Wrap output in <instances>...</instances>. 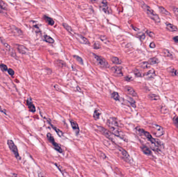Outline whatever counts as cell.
I'll return each mask as SVG.
<instances>
[{
  "label": "cell",
  "instance_id": "1",
  "mask_svg": "<svg viewBox=\"0 0 178 177\" xmlns=\"http://www.w3.org/2000/svg\"><path fill=\"white\" fill-rule=\"evenodd\" d=\"M136 131L138 132L139 134L141 135H143L147 139L151 142V143L154 144L156 147L160 148L162 146V143L161 142V141L159 140L156 139L152 137V136L148 132L144 130L142 128H141L140 127H137L136 128Z\"/></svg>",
  "mask_w": 178,
  "mask_h": 177
},
{
  "label": "cell",
  "instance_id": "2",
  "mask_svg": "<svg viewBox=\"0 0 178 177\" xmlns=\"http://www.w3.org/2000/svg\"><path fill=\"white\" fill-rule=\"evenodd\" d=\"M140 4L149 18H151L152 20H154L156 23H160V17L151 7H149L147 5H146L143 2H140Z\"/></svg>",
  "mask_w": 178,
  "mask_h": 177
},
{
  "label": "cell",
  "instance_id": "3",
  "mask_svg": "<svg viewBox=\"0 0 178 177\" xmlns=\"http://www.w3.org/2000/svg\"><path fill=\"white\" fill-rule=\"evenodd\" d=\"M107 124L110 129L111 132L115 136L119 137L120 136V132L119 130L117 120L115 118H111L107 122Z\"/></svg>",
  "mask_w": 178,
  "mask_h": 177
},
{
  "label": "cell",
  "instance_id": "4",
  "mask_svg": "<svg viewBox=\"0 0 178 177\" xmlns=\"http://www.w3.org/2000/svg\"><path fill=\"white\" fill-rule=\"evenodd\" d=\"M92 54L94 59L95 60V61L97 62V64H98V65H99L100 67L104 68H107L109 67V65L108 62L106 61L104 58H103L99 56L96 55L94 54V53H92Z\"/></svg>",
  "mask_w": 178,
  "mask_h": 177
},
{
  "label": "cell",
  "instance_id": "5",
  "mask_svg": "<svg viewBox=\"0 0 178 177\" xmlns=\"http://www.w3.org/2000/svg\"><path fill=\"white\" fill-rule=\"evenodd\" d=\"M47 138H48L49 141L51 142V144L53 145V147L55 148V149L59 153H62V149L61 148V147L60 145H59L55 141L54 138H53V137L52 136V135L50 133H48L47 134Z\"/></svg>",
  "mask_w": 178,
  "mask_h": 177
},
{
  "label": "cell",
  "instance_id": "6",
  "mask_svg": "<svg viewBox=\"0 0 178 177\" xmlns=\"http://www.w3.org/2000/svg\"><path fill=\"white\" fill-rule=\"evenodd\" d=\"M7 144L8 145L9 148H10L11 151L12 152V153L14 154L15 157L17 158L19 157V155L17 148L15 145V143H14V142L11 140H8L7 141Z\"/></svg>",
  "mask_w": 178,
  "mask_h": 177
},
{
  "label": "cell",
  "instance_id": "7",
  "mask_svg": "<svg viewBox=\"0 0 178 177\" xmlns=\"http://www.w3.org/2000/svg\"><path fill=\"white\" fill-rule=\"evenodd\" d=\"M0 40H1L3 46H4L5 49L7 50V51L8 52V53H10V54L12 57H15V58H16L17 57V56H16V53H15V50L12 48V47H11V46L9 45V44H8L7 43H6L5 41L4 40H3V39H2L1 37H0Z\"/></svg>",
  "mask_w": 178,
  "mask_h": 177
},
{
  "label": "cell",
  "instance_id": "8",
  "mask_svg": "<svg viewBox=\"0 0 178 177\" xmlns=\"http://www.w3.org/2000/svg\"><path fill=\"white\" fill-rule=\"evenodd\" d=\"M156 76L155 71L154 69H150L149 71H148L147 72L143 75V77L146 80H152V79L154 78Z\"/></svg>",
  "mask_w": 178,
  "mask_h": 177
},
{
  "label": "cell",
  "instance_id": "9",
  "mask_svg": "<svg viewBox=\"0 0 178 177\" xmlns=\"http://www.w3.org/2000/svg\"><path fill=\"white\" fill-rule=\"evenodd\" d=\"M111 72L115 75L121 76L123 75V69L120 67H118V66H114L111 68Z\"/></svg>",
  "mask_w": 178,
  "mask_h": 177
},
{
  "label": "cell",
  "instance_id": "10",
  "mask_svg": "<svg viewBox=\"0 0 178 177\" xmlns=\"http://www.w3.org/2000/svg\"><path fill=\"white\" fill-rule=\"evenodd\" d=\"M154 127L156 128V132H155V135L156 136L160 137L164 134V130L162 127L158 125H154Z\"/></svg>",
  "mask_w": 178,
  "mask_h": 177
},
{
  "label": "cell",
  "instance_id": "11",
  "mask_svg": "<svg viewBox=\"0 0 178 177\" xmlns=\"http://www.w3.org/2000/svg\"><path fill=\"white\" fill-rule=\"evenodd\" d=\"M101 8L102 10L104 11L105 13H110V8L109 7L107 2L106 1H103L101 3Z\"/></svg>",
  "mask_w": 178,
  "mask_h": 177
},
{
  "label": "cell",
  "instance_id": "12",
  "mask_svg": "<svg viewBox=\"0 0 178 177\" xmlns=\"http://www.w3.org/2000/svg\"><path fill=\"white\" fill-rule=\"evenodd\" d=\"M118 149L119 150L120 153H121L122 155H123V159L125 160H126L127 161L129 160L130 159V156H129V154H128L127 152L125 150H124L123 148H121L120 147L118 146Z\"/></svg>",
  "mask_w": 178,
  "mask_h": 177
},
{
  "label": "cell",
  "instance_id": "13",
  "mask_svg": "<svg viewBox=\"0 0 178 177\" xmlns=\"http://www.w3.org/2000/svg\"><path fill=\"white\" fill-rule=\"evenodd\" d=\"M76 38L78 39V40L79 41V42L83 44H90L89 41H88L87 39H86V37H84L82 35H80L79 34H76Z\"/></svg>",
  "mask_w": 178,
  "mask_h": 177
},
{
  "label": "cell",
  "instance_id": "14",
  "mask_svg": "<svg viewBox=\"0 0 178 177\" xmlns=\"http://www.w3.org/2000/svg\"><path fill=\"white\" fill-rule=\"evenodd\" d=\"M126 90H127V93L130 94V95L132 96L133 97H137V94L136 93V91L134 90L132 87L130 86H127L126 87Z\"/></svg>",
  "mask_w": 178,
  "mask_h": 177
},
{
  "label": "cell",
  "instance_id": "15",
  "mask_svg": "<svg viewBox=\"0 0 178 177\" xmlns=\"http://www.w3.org/2000/svg\"><path fill=\"white\" fill-rule=\"evenodd\" d=\"M98 128L99 129V130L101 131L106 137H107L108 138L111 139L112 136L111 135L110 132H109L108 130H106V129H105L104 128H103V127H101V126H98Z\"/></svg>",
  "mask_w": 178,
  "mask_h": 177
},
{
  "label": "cell",
  "instance_id": "16",
  "mask_svg": "<svg viewBox=\"0 0 178 177\" xmlns=\"http://www.w3.org/2000/svg\"><path fill=\"white\" fill-rule=\"evenodd\" d=\"M70 124H71L72 128H73V129H74V130L75 131H76V134H79V131H80V129H79V126H78V124H77V123L76 122H75V121H73V120H71V121H70Z\"/></svg>",
  "mask_w": 178,
  "mask_h": 177
},
{
  "label": "cell",
  "instance_id": "17",
  "mask_svg": "<svg viewBox=\"0 0 178 177\" xmlns=\"http://www.w3.org/2000/svg\"><path fill=\"white\" fill-rule=\"evenodd\" d=\"M166 28L169 31H171V32H174V31H178V28H177V26L168 23H167L166 24Z\"/></svg>",
  "mask_w": 178,
  "mask_h": 177
},
{
  "label": "cell",
  "instance_id": "18",
  "mask_svg": "<svg viewBox=\"0 0 178 177\" xmlns=\"http://www.w3.org/2000/svg\"><path fill=\"white\" fill-rule=\"evenodd\" d=\"M159 9L161 13L165 15V16H167L168 17H170L171 16V15L170 12H169L164 7H162V6H159Z\"/></svg>",
  "mask_w": 178,
  "mask_h": 177
},
{
  "label": "cell",
  "instance_id": "19",
  "mask_svg": "<svg viewBox=\"0 0 178 177\" xmlns=\"http://www.w3.org/2000/svg\"><path fill=\"white\" fill-rule=\"evenodd\" d=\"M141 148L143 152L147 155H152V151L147 147L145 146V145H142Z\"/></svg>",
  "mask_w": 178,
  "mask_h": 177
},
{
  "label": "cell",
  "instance_id": "20",
  "mask_svg": "<svg viewBox=\"0 0 178 177\" xmlns=\"http://www.w3.org/2000/svg\"><path fill=\"white\" fill-rule=\"evenodd\" d=\"M27 105L28 106V108H29V110L31 112H34L36 111V107L35 106H34L33 103L31 101H30L29 100H28L27 101Z\"/></svg>",
  "mask_w": 178,
  "mask_h": 177
},
{
  "label": "cell",
  "instance_id": "21",
  "mask_svg": "<svg viewBox=\"0 0 178 177\" xmlns=\"http://www.w3.org/2000/svg\"><path fill=\"white\" fill-rule=\"evenodd\" d=\"M168 71L169 72V73L173 76H177L178 77V71L175 69L173 67H170L168 69Z\"/></svg>",
  "mask_w": 178,
  "mask_h": 177
},
{
  "label": "cell",
  "instance_id": "22",
  "mask_svg": "<svg viewBox=\"0 0 178 177\" xmlns=\"http://www.w3.org/2000/svg\"><path fill=\"white\" fill-rule=\"evenodd\" d=\"M148 98L149 100H155L157 101L160 99V97L158 95L155 94H148Z\"/></svg>",
  "mask_w": 178,
  "mask_h": 177
},
{
  "label": "cell",
  "instance_id": "23",
  "mask_svg": "<svg viewBox=\"0 0 178 177\" xmlns=\"http://www.w3.org/2000/svg\"><path fill=\"white\" fill-rule=\"evenodd\" d=\"M163 53H164V55L165 56L167 57H169V58H170L171 59L173 58V54L168 49H164L163 50Z\"/></svg>",
  "mask_w": 178,
  "mask_h": 177
},
{
  "label": "cell",
  "instance_id": "24",
  "mask_svg": "<svg viewBox=\"0 0 178 177\" xmlns=\"http://www.w3.org/2000/svg\"><path fill=\"white\" fill-rule=\"evenodd\" d=\"M159 62V59L157 58L154 57V58H152L151 59H149V60L148 61V64L150 65H156L158 64Z\"/></svg>",
  "mask_w": 178,
  "mask_h": 177
},
{
  "label": "cell",
  "instance_id": "25",
  "mask_svg": "<svg viewBox=\"0 0 178 177\" xmlns=\"http://www.w3.org/2000/svg\"><path fill=\"white\" fill-rule=\"evenodd\" d=\"M55 64L59 68H64L66 67L65 62L61 60H56L55 61Z\"/></svg>",
  "mask_w": 178,
  "mask_h": 177
},
{
  "label": "cell",
  "instance_id": "26",
  "mask_svg": "<svg viewBox=\"0 0 178 177\" xmlns=\"http://www.w3.org/2000/svg\"><path fill=\"white\" fill-rule=\"evenodd\" d=\"M17 49L18 51L20 53H23V54H26L27 53V49L25 47L23 46V45H19L17 47Z\"/></svg>",
  "mask_w": 178,
  "mask_h": 177
},
{
  "label": "cell",
  "instance_id": "27",
  "mask_svg": "<svg viewBox=\"0 0 178 177\" xmlns=\"http://www.w3.org/2000/svg\"><path fill=\"white\" fill-rule=\"evenodd\" d=\"M44 19L46 23L49 25H51V26H53L54 24V21L51 18L47 16H44Z\"/></svg>",
  "mask_w": 178,
  "mask_h": 177
},
{
  "label": "cell",
  "instance_id": "28",
  "mask_svg": "<svg viewBox=\"0 0 178 177\" xmlns=\"http://www.w3.org/2000/svg\"><path fill=\"white\" fill-rule=\"evenodd\" d=\"M111 60L112 62L116 65H119L121 64V60L117 57H112Z\"/></svg>",
  "mask_w": 178,
  "mask_h": 177
},
{
  "label": "cell",
  "instance_id": "29",
  "mask_svg": "<svg viewBox=\"0 0 178 177\" xmlns=\"http://www.w3.org/2000/svg\"><path fill=\"white\" fill-rule=\"evenodd\" d=\"M44 38L45 41L48 43H53L54 42V40L53 39L52 37H51V36H49V35H44Z\"/></svg>",
  "mask_w": 178,
  "mask_h": 177
},
{
  "label": "cell",
  "instance_id": "30",
  "mask_svg": "<svg viewBox=\"0 0 178 177\" xmlns=\"http://www.w3.org/2000/svg\"><path fill=\"white\" fill-rule=\"evenodd\" d=\"M62 26H63V27L65 28L69 32H70V33H73V29H71V28L69 26L68 24H65V23H63L62 24Z\"/></svg>",
  "mask_w": 178,
  "mask_h": 177
},
{
  "label": "cell",
  "instance_id": "31",
  "mask_svg": "<svg viewBox=\"0 0 178 177\" xmlns=\"http://www.w3.org/2000/svg\"><path fill=\"white\" fill-rule=\"evenodd\" d=\"M140 67L142 69H147L150 67V65L148 62H143L140 65Z\"/></svg>",
  "mask_w": 178,
  "mask_h": 177
},
{
  "label": "cell",
  "instance_id": "32",
  "mask_svg": "<svg viewBox=\"0 0 178 177\" xmlns=\"http://www.w3.org/2000/svg\"><path fill=\"white\" fill-rule=\"evenodd\" d=\"M100 114L101 113L99 112V111L98 110H96L94 112V114H93V118H94L95 119H98L99 118Z\"/></svg>",
  "mask_w": 178,
  "mask_h": 177
},
{
  "label": "cell",
  "instance_id": "33",
  "mask_svg": "<svg viewBox=\"0 0 178 177\" xmlns=\"http://www.w3.org/2000/svg\"><path fill=\"white\" fill-rule=\"evenodd\" d=\"M112 97L115 100L117 101L119 100L120 96L119 94L117 92H115V91H114V92L112 94Z\"/></svg>",
  "mask_w": 178,
  "mask_h": 177
},
{
  "label": "cell",
  "instance_id": "34",
  "mask_svg": "<svg viewBox=\"0 0 178 177\" xmlns=\"http://www.w3.org/2000/svg\"><path fill=\"white\" fill-rule=\"evenodd\" d=\"M134 74H135V75L136 76V77H143V74L142 73V72H141L139 70H138V69H135V70H134Z\"/></svg>",
  "mask_w": 178,
  "mask_h": 177
},
{
  "label": "cell",
  "instance_id": "35",
  "mask_svg": "<svg viewBox=\"0 0 178 177\" xmlns=\"http://www.w3.org/2000/svg\"><path fill=\"white\" fill-rule=\"evenodd\" d=\"M51 125L52 127H53V128L54 129V130H55V131H56V132H57V134L59 136L61 137L62 136V135H63V134H62V131H61V130H59V129H58V128H56V127H55V126H53L52 125Z\"/></svg>",
  "mask_w": 178,
  "mask_h": 177
},
{
  "label": "cell",
  "instance_id": "36",
  "mask_svg": "<svg viewBox=\"0 0 178 177\" xmlns=\"http://www.w3.org/2000/svg\"><path fill=\"white\" fill-rule=\"evenodd\" d=\"M128 101H129V102L130 103V105L132 106L133 107H136L135 101L132 98H129V100H128Z\"/></svg>",
  "mask_w": 178,
  "mask_h": 177
},
{
  "label": "cell",
  "instance_id": "37",
  "mask_svg": "<svg viewBox=\"0 0 178 177\" xmlns=\"http://www.w3.org/2000/svg\"><path fill=\"white\" fill-rule=\"evenodd\" d=\"M0 68L3 71H7L8 70L7 67L4 64H1L0 65Z\"/></svg>",
  "mask_w": 178,
  "mask_h": 177
},
{
  "label": "cell",
  "instance_id": "38",
  "mask_svg": "<svg viewBox=\"0 0 178 177\" xmlns=\"http://www.w3.org/2000/svg\"><path fill=\"white\" fill-rule=\"evenodd\" d=\"M146 33L147 34V35L148 36H149L151 37L152 38H154L155 37V34L153 33V32H152V31H149V30H147L146 31Z\"/></svg>",
  "mask_w": 178,
  "mask_h": 177
},
{
  "label": "cell",
  "instance_id": "39",
  "mask_svg": "<svg viewBox=\"0 0 178 177\" xmlns=\"http://www.w3.org/2000/svg\"><path fill=\"white\" fill-rule=\"evenodd\" d=\"M74 57L75 58V59H76L77 60L78 62H79V63H80V64H83V60H82V59L81 58V57H80L79 56H74Z\"/></svg>",
  "mask_w": 178,
  "mask_h": 177
},
{
  "label": "cell",
  "instance_id": "40",
  "mask_svg": "<svg viewBox=\"0 0 178 177\" xmlns=\"http://www.w3.org/2000/svg\"><path fill=\"white\" fill-rule=\"evenodd\" d=\"M172 9H173V12H174L175 15H176V16L178 18V8L176 7H173Z\"/></svg>",
  "mask_w": 178,
  "mask_h": 177
},
{
  "label": "cell",
  "instance_id": "41",
  "mask_svg": "<svg viewBox=\"0 0 178 177\" xmlns=\"http://www.w3.org/2000/svg\"><path fill=\"white\" fill-rule=\"evenodd\" d=\"M7 71H8V73H9V74L12 75V76L14 75V74L15 73L14 71L13 70H12V69H8Z\"/></svg>",
  "mask_w": 178,
  "mask_h": 177
},
{
  "label": "cell",
  "instance_id": "42",
  "mask_svg": "<svg viewBox=\"0 0 178 177\" xmlns=\"http://www.w3.org/2000/svg\"><path fill=\"white\" fill-rule=\"evenodd\" d=\"M100 47H101V46H100V44L96 42L94 43V48L95 49H98L100 48Z\"/></svg>",
  "mask_w": 178,
  "mask_h": 177
},
{
  "label": "cell",
  "instance_id": "43",
  "mask_svg": "<svg viewBox=\"0 0 178 177\" xmlns=\"http://www.w3.org/2000/svg\"><path fill=\"white\" fill-rule=\"evenodd\" d=\"M149 47L150 48H154L156 47V45H155V43L154 42H152L151 44H150L149 45Z\"/></svg>",
  "mask_w": 178,
  "mask_h": 177
},
{
  "label": "cell",
  "instance_id": "44",
  "mask_svg": "<svg viewBox=\"0 0 178 177\" xmlns=\"http://www.w3.org/2000/svg\"><path fill=\"white\" fill-rule=\"evenodd\" d=\"M0 112H2V113H4L5 114H6V110H5L4 109L2 108V107L1 106H0Z\"/></svg>",
  "mask_w": 178,
  "mask_h": 177
},
{
  "label": "cell",
  "instance_id": "45",
  "mask_svg": "<svg viewBox=\"0 0 178 177\" xmlns=\"http://www.w3.org/2000/svg\"><path fill=\"white\" fill-rule=\"evenodd\" d=\"M173 41H174V42H176V43H178V36H174V37L173 38Z\"/></svg>",
  "mask_w": 178,
  "mask_h": 177
},
{
  "label": "cell",
  "instance_id": "46",
  "mask_svg": "<svg viewBox=\"0 0 178 177\" xmlns=\"http://www.w3.org/2000/svg\"><path fill=\"white\" fill-rule=\"evenodd\" d=\"M4 9L5 8H4V7H3V5L1 4H0V12H2Z\"/></svg>",
  "mask_w": 178,
  "mask_h": 177
},
{
  "label": "cell",
  "instance_id": "47",
  "mask_svg": "<svg viewBox=\"0 0 178 177\" xmlns=\"http://www.w3.org/2000/svg\"><path fill=\"white\" fill-rule=\"evenodd\" d=\"M174 122H175V124H176V126L178 127V118H177L176 119H175Z\"/></svg>",
  "mask_w": 178,
  "mask_h": 177
},
{
  "label": "cell",
  "instance_id": "48",
  "mask_svg": "<svg viewBox=\"0 0 178 177\" xmlns=\"http://www.w3.org/2000/svg\"><path fill=\"white\" fill-rule=\"evenodd\" d=\"M39 177H46L43 174H42V173H39Z\"/></svg>",
  "mask_w": 178,
  "mask_h": 177
},
{
  "label": "cell",
  "instance_id": "49",
  "mask_svg": "<svg viewBox=\"0 0 178 177\" xmlns=\"http://www.w3.org/2000/svg\"><path fill=\"white\" fill-rule=\"evenodd\" d=\"M126 80H127V81H130V80H131V78H131V77H126Z\"/></svg>",
  "mask_w": 178,
  "mask_h": 177
},
{
  "label": "cell",
  "instance_id": "50",
  "mask_svg": "<svg viewBox=\"0 0 178 177\" xmlns=\"http://www.w3.org/2000/svg\"><path fill=\"white\" fill-rule=\"evenodd\" d=\"M12 177H19L18 176V175H16V174H13V175H12Z\"/></svg>",
  "mask_w": 178,
  "mask_h": 177
}]
</instances>
